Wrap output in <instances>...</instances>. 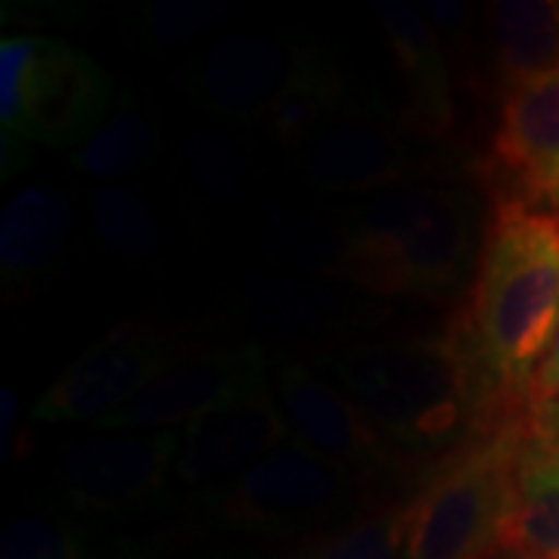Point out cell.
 I'll return each instance as SVG.
<instances>
[{"label": "cell", "mask_w": 559, "mask_h": 559, "mask_svg": "<svg viewBox=\"0 0 559 559\" xmlns=\"http://www.w3.org/2000/svg\"><path fill=\"white\" fill-rule=\"evenodd\" d=\"M476 355L503 385L538 377L559 330V218L528 205H500L481 249L469 301Z\"/></svg>", "instance_id": "cell-1"}, {"label": "cell", "mask_w": 559, "mask_h": 559, "mask_svg": "<svg viewBox=\"0 0 559 559\" xmlns=\"http://www.w3.org/2000/svg\"><path fill=\"white\" fill-rule=\"evenodd\" d=\"M326 370L389 439L432 444L473 411L469 364L454 342H360L336 352Z\"/></svg>", "instance_id": "cell-2"}, {"label": "cell", "mask_w": 559, "mask_h": 559, "mask_svg": "<svg viewBox=\"0 0 559 559\" xmlns=\"http://www.w3.org/2000/svg\"><path fill=\"white\" fill-rule=\"evenodd\" d=\"M355 280L389 293H439L469 252V221L457 197L436 187H395L352 221Z\"/></svg>", "instance_id": "cell-3"}, {"label": "cell", "mask_w": 559, "mask_h": 559, "mask_svg": "<svg viewBox=\"0 0 559 559\" xmlns=\"http://www.w3.org/2000/svg\"><path fill=\"white\" fill-rule=\"evenodd\" d=\"M106 81L75 50L32 35L0 40V121L7 143L81 146L106 121Z\"/></svg>", "instance_id": "cell-4"}, {"label": "cell", "mask_w": 559, "mask_h": 559, "mask_svg": "<svg viewBox=\"0 0 559 559\" xmlns=\"http://www.w3.org/2000/svg\"><path fill=\"white\" fill-rule=\"evenodd\" d=\"M520 469V448L500 439L444 466L407 510L404 559H495Z\"/></svg>", "instance_id": "cell-5"}, {"label": "cell", "mask_w": 559, "mask_h": 559, "mask_svg": "<svg viewBox=\"0 0 559 559\" xmlns=\"http://www.w3.org/2000/svg\"><path fill=\"white\" fill-rule=\"evenodd\" d=\"M264 382L255 348H209L171 358L156 380L119 414L91 426L87 432H153L183 429L187 423L215 411Z\"/></svg>", "instance_id": "cell-6"}, {"label": "cell", "mask_w": 559, "mask_h": 559, "mask_svg": "<svg viewBox=\"0 0 559 559\" xmlns=\"http://www.w3.org/2000/svg\"><path fill=\"white\" fill-rule=\"evenodd\" d=\"M180 429L87 432L57 457V485L69 500L94 510L138 503L156 491L175 466Z\"/></svg>", "instance_id": "cell-7"}, {"label": "cell", "mask_w": 559, "mask_h": 559, "mask_svg": "<svg viewBox=\"0 0 559 559\" xmlns=\"http://www.w3.org/2000/svg\"><path fill=\"white\" fill-rule=\"evenodd\" d=\"M286 439L289 423L261 382L180 429L171 473L180 485L242 476Z\"/></svg>", "instance_id": "cell-8"}, {"label": "cell", "mask_w": 559, "mask_h": 559, "mask_svg": "<svg viewBox=\"0 0 559 559\" xmlns=\"http://www.w3.org/2000/svg\"><path fill=\"white\" fill-rule=\"evenodd\" d=\"M171 360L165 348L143 336H116L81 355L35 404L40 423H87L97 426L156 380Z\"/></svg>", "instance_id": "cell-9"}, {"label": "cell", "mask_w": 559, "mask_h": 559, "mask_svg": "<svg viewBox=\"0 0 559 559\" xmlns=\"http://www.w3.org/2000/svg\"><path fill=\"white\" fill-rule=\"evenodd\" d=\"M495 159L510 178L503 205L559 200V69L510 87L495 134Z\"/></svg>", "instance_id": "cell-10"}, {"label": "cell", "mask_w": 559, "mask_h": 559, "mask_svg": "<svg viewBox=\"0 0 559 559\" xmlns=\"http://www.w3.org/2000/svg\"><path fill=\"white\" fill-rule=\"evenodd\" d=\"M345 485L348 473L342 466L289 436L234 479L227 510L252 522L314 520L345 495Z\"/></svg>", "instance_id": "cell-11"}, {"label": "cell", "mask_w": 559, "mask_h": 559, "mask_svg": "<svg viewBox=\"0 0 559 559\" xmlns=\"http://www.w3.org/2000/svg\"><path fill=\"white\" fill-rule=\"evenodd\" d=\"M277 395L289 436L299 439L323 460L342 469L370 463L380 454V432L360 414L340 385L320 380L299 360H283L277 367Z\"/></svg>", "instance_id": "cell-12"}, {"label": "cell", "mask_w": 559, "mask_h": 559, "mask_svg": "<svg viewBox=\"0 0 559 559\" xmlns=\"http://www.w3.org/2000/svg\"><path fill=\"white\" fill-rule=\"evenodd\" d=\"M293 81V66L277 40L234 35L202 57L200 91L212 109L237 119L271 116Z\"/></svg>", "instance_id": "cell-13"}, {"label": "cell", "mask_w": 559, "mask_h": 559, "mask_svg": "<svg viewBox=\"0 0 559 559\" xmlns=\"http://www.w3.org/2000/svg\"><path fill=\"white\" fill-rule=\"evenodd\" d=\"M299 171L320 190H377L404 175L399 146L360 121H323L299 143Z\"/></svg>", "instance_id": "cell-14"}, {"label": "cell", "mask_w": 559, "mask_h": 559, "mask_svg": "<svg viewBox=\"0 0 559 559\" xmlns=\"http://www.w3.org/2000/svg\"><path fill=\"white\" fill-rule=\"evenodd\" d=\"M72 237V205L50 183L13 193L0 215V271L7 280L38 277Z\"/></svg>", "instance_id": "cell-15"}, {"label": "cell", "mask_w": 559, "mask_h": 559, "mask_svg": "<svg viewBox=\"0 0 559 559\" xmlns=\"http://www.w3.org/2000/svg\"><path fill=\"white\" fill-rule=\"evenodd\" d=\"M520 448L516 488L500 525V550L559 559V444Z\"/></svg>", "instance_id": "cell-16"}, {"label": "cell", "mask_w": 559, "mask_h": 559, "mask_svg": "<svg viewBox=\"0 0 559 559\" xmlns=\"http://www.w3.org/2000/svg\"><path fill=\"white\" fill-rule=\"evenodd\" d=\"M242 308L271 333H326L358 318V308L340 293L299 277H255L242 289Z\"/></svg>", "instance_id": "cell-17"}, {"label": "cell", "mask_w": 559, "mask_h": 559, "mask_svg": "<svg viewBox=\"0 0 559 559\" xmlns=\"http://www.w3.org/2000/svg\"><path fill=\"white\" fill-rule=\"evenodd\" d=\"M491 35L510 87L559 69V3L503 0L491 7Z\"/></svg>", "instance_id": "cell-18"}, {"label": "cell", "mask_w": 559, "mask_h": 559, "mask_svg": "<svg viewBox=\"0 0 559 559\" xmlns=\"http://www.w3.org/2000/svg\"><path fill=\"white\" fill-rule=\"evenodd\" d=\"M377 20L382 22L389 44L399 57L401 69L414 79L417 91L432 106V112L448 119V79L441 62L439 40L426 16L404 0H380Z\"/></svg>", "instance_id": "cell-19"}, {"label": "cell", "mask_w": 559, "mask_h": 559, "mask_svg": "<svg viewBox=\"0 0 559 559\" xmlns=\"http://www.w3.org/2000/svg\"><path fill=\"white\" fill-rule=\"evenodd\" d=\"M261 240L293 264H305L318 274L355 277V237L352 224H330L318 215L283 212L264 230Z\"/></svg>", "instance_id": "cell-20"}, {"label": "cell", "mask_w": 559, "mask_h": 559, "mask_svg": "<svg viewBox=\"0 0 559 559\" xmlns=\"http://www.w3.org/2000/svg\"><path fill=\"white\" fill-rule=\"evenodd\" d=\"M91 224L106 249L131 261L159 255L162 224L156 209L128 183H109L91 197Z\"/></svg>", "instance_id": "cell-21"}, {"label": "cell", "mask_w": 559, "mask_h": 559, "mask_svg": "<svg viewBox=\"0 0 559 559\" xmlns=\"http://www.w3.org/2000/svg\"><path fill=\"white\" fill-rule=\"evenodd\" d=\"M156 150V131L140 109H121L81 143L72 165L94 180H116L138 171Z\"/></svg>", "instance_id": "cell-22"}, {"label": "cell", "mask_w": 559, "mask_h": 559, "mask_svg": "<svg viewBox=\"0 0 559 559\" xmlns=\"http://www.w3.org/2000/svg\"><path fill=\"white\" fill-rule=\"evenodd\" d=\"M407 516L404 510H385L352 522L314 550V559H404Z\"/></svg>", "instance_id": "cell-23"}, {"label": "cell", "mask_w": 559, "mask_h": 559, "mask_svg": "<svg viewBox=\"0 0 559 559\" xmlns=\"http://www.w3.org/2000/svg\"><path fill=\"white\" fill-rule=\"evenodd\" d=\"M0 559H81L75 535L44 513H22L7 522Z\"/></svg>", "instance_id": "cell-24"}, {"label": "cell", "mask_w": 559, "mask_h": 559, "mask_svg": "<svg viewBox=\"0 0 559 559\" xmlns=\"http://www.w3.org/2000/svg\"><path fill=\"white\" fill-rule=\"evenodd\" d=\"M190 168L209 193H218V197H234L240 193V156L234 146H227L224 140L215 134H200V138L190 140Z\"/></svg>", "instance_id": "cell-25"}, {"label": "cell", "mask_w": 559, "mask_h": 559, "mask_svg": "<svg viewBox=\"0 0 559 559\" xmlns=\"http://www.w3.org/2000/svg\"><path fill=\"white\" fill-rule=\"evenodd\" d=\"M224 20L218 3L209 0H180V3H162L159 13H153L156 38L162 44H183L202 32H209L215 22Z\"/></svg>", "instance_id": "cell-26"}, {"label": "cell", "mask_w": 559, "mask_h": 559, "mask_svg": "<svg viewBox=\"0 0 559 559\" xmlns=\"http://www.w3.org/2000/svg\"><path fill=\"white\" fill-rule=\"evenodd\" d=\"M535 385H538L540 392H547V395L559 399V330H557V340H554V348H550V355H547V360L540 364L538 377H535Z\"/></svg>", "instance_id": "cell-27"}, {"label": "cell", "mask_w": 559, "mask_h": 559, "mask_svg": "<svg viewBox=\"0 0 559 559\" xmlns=\"http://www.w3.org/2000/svg\"><path fill=\"white\" fill-rule=\"evenodd\" d=\"M495 559H540V557H528V554H510V550H500Z\"/></svg>", "instance_id": "cell-28"}, {"label": "cell", "mask_w": 559, "mask_h": 559, "mask_svg": "<svg viewBox=\"0 0 559 559\" xmlns=\"http://www.w3.org/2000/svg\"><path fill=\"white\" fill-rule=\"evenodd\" d=\"M283 559H314V554H296V557H283Z\"/></svg>", "instance_id": "cell-29"}, {"label": "cell", "mask_w": 559, "mask_h": 559, "mask_svg": "<svg viewBox=\"0 0 559 559\" xmlns=\"http://www.w3.org/2000/svg\"><path fill=\"white\" fill-rule=\"evenodd\" d=\"M550 212H554V215H557V218H559V200L554 202V205H550Z\"/></svg>", "instance_id": "cell-30"}]
</instances>
